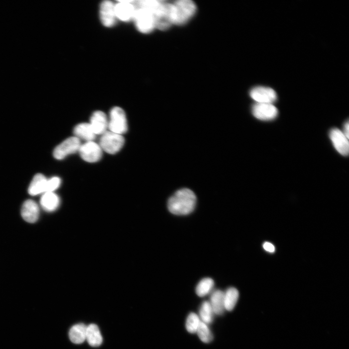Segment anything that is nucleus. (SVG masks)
Here are the masks:
<instances>
[{
	"instance_id": "14",
	"label": "nucleus",
	"mask_w": 349,
	"mask_h": 349,
	"mask_svg": "<svg viewBox=\"0 0 349 349\" xmlns=\"http://www.w3.org/2000/svg\"><path fill=\"white\" fill-rule=\"evenodd\" d=\"M21 214L23 219L30 223L36 222L39 218V208L37 204L32 200L25 201L22 206Z\"/></svg>"
},
{
	"instance_id": "10",
	"label": "nucleus",
	"mask_w": 349,
	"mask_h": 349,
	"mask_svg": "<svg viewBox=\"0 0 349 349\" xmlns=\"http://www.w3.org/2000/svg\"><path fill=\"white\" fill-rule=\"evenodd\" d=\"M329 136L337 151L341 155L347 156L349 151V139L343 132L338 128H333L330 130Z\"/></svg>"
},
{
	"instance_id": "7",
	"label": "nucleus",
	"mask_w": 349,
	"mask_h": 349,
	"mask_svg": "<svg viewBox=\"0 0 349 349\" xmlns=\"http://www.w3.org/2000/svg\"><path fill=\"white\" fill-rule=\"evenodd\" d=\"M78 152L84 160L94 163L101 159L103 150L99 143L94 141H89L81 144Z\"/></svg>"
},
{
	"instance_id": "22",
	"label": "nucleus",
	"mask_w": 349,
	"mask_h": 349,
	"mask_svg": "<svg viewBox=\"0 0 349 349\" xmlns=\"http://www.w3.org/2000/svg\"><path fill=\"white\" fill-rule=\"evenodd\" d=\"M214 315L209 301H203L199 311L198 316L201 321L208 325L212 322Z\"/></svg>"
},
{
	"instance_id": "12",
	"label": "nucleus",
	"mask_w": 349,
	"mask_h": 349,
	"mask_svg": "<svg viewBox=\"0 0 349 349\" xmlns=\"http://www.w3.org/2000/svg\"><path fill=\"white\" fill-rule=\"evenodd\" d=\"M89 123L96 135H102L108 128V119L102 111H95L91 115Z\"/></svg>"
},
{
	"instance_id": "2",
	"label": "nucleus",
	"mask_w": 349,
	"mask_h": 349,
	"mask_svg": "<svg viewBox=\"0 0 349 349\" xmlns=\"http://www.w3.org/2000/svg\"><path fill=\"white\" fill-rule=\"evenodd\" d=\"M169 11L172 24L182 25L194 15L196 6L191 0H178L169 2Z\"/></svg>"
},
{
	"instance_id": "8",
	"label": "nucleus",
	"mask_w": 349,
	"mask_h": 349,
	"mask_svg": "<svg viewBox=\"0 0 349 349\" xmlns=\"http://www.w3.org/2000/svg\"><path fill=\"white\" fill-rule=\"evenodd\" d=\"M252 113L258 119L268 121L275 119L278 111L272 104L256 103L252 107Z\"/></svg>"
},
{
	"instance_id": "3",
	"label": "nucleus",
	"mask_w": 349,
	"mask_h": 349,
	"mask_svg": "<svg viewBox=\"0 0 349 349\" xmlns=\"http://www.w3.org/2000/svg\"><path fill=\"white\" fill-rule=\"evenodd\" d=\"M101 135L99 144L102 150L108 154L117 153L124 144L125 139L122 135L107 130Z\"/></svg>"
},
{
	"instance_id": "21",
	"label": "nucleus",
	"mask_w": 349,
	"mask_h": 349,
	"mask_svg": "<svg viewBox=\"0 0 349 349\" xmlns=\"http://www.w3.org/2000/svg\"><path fill=\"white\" fill-rule=\"evenodd\" d=\"M238 297V290L233 287L228 288L224 292V304L225 310L231 311L234 309Z\"/></svg>"
},
{
	"instance_id": "15",
	"label": "nucleus",
	"mask_w": 349,
	"mask_h": 349,
	"mask_svg": "<svg viewBox=\"0 0 349 349\" xmlns=\"http://www.w3.org/2000/svg\"><path fill=\"white\" fill-rule=\"evenodd\" d=\"M48 179L41 174H37L33 177L28 188V192L31 195L43 194L47 192Z\"/></svg>"
},
{
	"instance_id": "28",
	"label": "nucleus",
	"mask_w": 349,
	"mask_h": 349,
	"mask_svg": "<svg viewBox=\"0 0 349 349\" xmlns=\"http://www.w3.org/2000/svg\"><path fill=\"white\" fill-rule=\"evenodd\" d=\"M343 133L344 134V135L346 136L347 138L349 139V121H347L344 126V130L343 131Z\"/></svg>"
},
{
	"instance_id": "26",
	"label": "nucleus",
	"mask_w": 349,
	"mask_h": 349,
	"mask_svg": "<svg viewBox=\"0 0 349 349\" xmlns=\"http://www.w3.org/2000/svg\"><path fill=\"white\" fill-rule=\"evenodd\" d=\"M61 184V180L58 176H54L48 180L47 192H54Z\"/></svg>"
},
{
	"instance_id": "16",
	"label": "nucleus",
	"mask_w": 349,
	"mask_h": 349,
	"mask_svg": "<svg viewBox=\"0 0 349 349\" xmlns=\"http://www.w3.org/2000/svg\"><path fill=\"white\" fill-rule=\"evenodd\" d=\"M215 315H222L225 310L224 304V292L217 289L211 293L208 301Z\"/></svg>"
},
{
	"instance_id": "6",
	"label": "nucleus",
	"mask_w": 349,
	"mask_h": 349,
	"mask_svg": "<svg viewBox=\"0 0 349 349\" xmlns=\"http://www.w3.org/2000/svg\"><path fill=\"white\" fill-rule=\"evenodd\" d=\"M81 144L80 140L75 136L68 138L55 148L53 155L57 159H62L78 152Z\"/></svg>"
},
{
	"instance_id": "13",
	"label": "nucleus",
	"mask_w": 349,
	"mask_h": 349,
	"mask_svg": "<svg viewBox=\"0 0 349 349\" xmlns=\"http://www.w3.org/2000/svg\"><path fill=\"white\" fill-rule=\"evenodd\" d=\"M133 1H119L115 4L116 18L123 21H128L133 18L136 8Z\"/></svg>"
},
{
	"instance_id": "23",
	"label": "nucleus",
	"mask_w": 349,
	"mask_h": 349,
	"mask_svg": "<svg viewBox=\"0 0 349 349\" xmlns=\"http://www.w3.org/2000/svg\"><path fill=\"white\" fill-rule=\"evenodd\" d=\"M214 285V282L212 279L210 278H203L198 283L196 287V293L200 297L206 296L212 292Z\"/></svg>"
},
{
	"instance_id": "11",
	"label": "nucleus",
	"mask_w": 349,
	"mask_h": 349,
	"mask_svg": "<svg viewBox=\"0 0 349 349\" xmlns=\"http://www.w3.org/2000/svg\"><path fill=\"white\" fill-rule=\"evenodd\" d=\"M100 16L101 22L105 26L112 27L115 24L116 18L115 5L111 1H103L100 8Z\"/></svg>"
},
{
	"instance_id": "5",
	"label": "nucleus",
	"mask_w": 349,
	"mask_h": 349,
	"mask_svg": "<svg viewBox=\"0 0 349 349\" xmlns=\"http://www.w3.org/2000/svg\"><path fill=\"white\" fill-rule=\"evenodd\" d=\"M133 19L137 29L143 33H149L156 28L153 15L144 9L136 8Z\"/></svg>"
},
{
	"instance_id": "24",
	"label": "nucleus",
	"mask_w": 349,
	"mask_h": 349,
	"mask_svg": "<svg viewBox=\"0 0 349 349\" xmlns=\"http://www.w3.org/2000/svg\"><path fill=\"white\" fill-rule=\"evenodd\" d=\"M201 321L198 315L195 313H190L186 321V328L190 333H196Z\"/></svg>"
},
{
	"instance_id": "19",
	"label": "nucleus",
	"mask_w": 349,
	"mask_h": 349,
	"mask_svg": "<svg viewBox=\"0 0 349 349\" xmlns=\"http://www.w3.org/2000/svg\"><path fill=\"white\" fill-rule=\"evenodd\" d=\"M86 340L92 347H96L100 346L103 341L102 337L98 326L95 324L87 326Z\"/></svg>"
},
{
	"instance_id": "17",
	"label": "nucleus",
	"mask_w": 349,
	"mask_h": 349,
	"mask_svg": "<svg viewBox=\"0 0 349 349\" xmlns=\"http://www.w3.org/2000/svg\"><path fill=\"white\" fill-rule=\"evenodd\" d=\"M75 137L86 142L94 141L96 135L89 123H81L76 126L73 130Z\"/></svg>"
},
{
	"instance_id": "18",
	"label": "nucleus",
	"mask_w": 349,
	"mask_h": 349,
	"mask_svg": "<svg viewBox=\"0 0 349 349\" xmlns=\"http://www.w3.org/2000/svg\"><path fill=\"white\" fill-rule=\"evenodd\" d=\"M60 198L54 192H46L42 195L40 205L46 211L51 212L56 210L60 205Z\"/></svg>"
},
{
	"instance_id": "1",
	"label": "nucleus",
	"mask_w": 349,
	"mask_h": 349,
	"mask_svg": "<svg viewBox=\"0 0 349 349\" xmlns=\"http://www.w3.org/2000/svg\"><path fill=\"white\" fill-rule=\"evenodd\" d=\"M196 203L194 193L187 188L177 190L168 200L169 211L176 215H186L194 210Z\"/></svg>"
},
{
	"instance_id": "27",
	"label": "nucleus",
	"mask_w": 349,
	"mask_h": 349,
	"mask_svg": "<svg viewBox=\"0 0 349 349\" xmlns=\"http://www.w3.org/2000/svg\"><path fill=\"white\" fill-rule=\"evenodd\" d=\"M264 249L270 253H273L275 251V247L269 242H265L263 245Z\"/></svg>"
},
{
	"instance_id": "20",
	"label": "nucleus",
	"mask_w": 349,
	"mask_h": 349,
	"mask_svg": "<svg viewBox=\"0 0 349 349\" xmlns=\"http://www.w3.org/2000/svg\"><path fill=\"white\" fill-rule=\"evenodd\" d=\"M86 326L83 323H79L73 326L70 329L69 337L74 343L79 344L86 340Z\"/></svg>"
},
{
	"instance_id": "25",
	"label": "nucleus",
	"mask_w": 349,
	"mask_h": 349,
	"mask_svg": "<svg viewBox=\"0 0 349 349\" xmlns=\"http://www.w3.org/2000/svg\"><path fill=\"white\" fill-rule=\"evenodd\" d=\"M199 339L205 343H208L213 339V335L207 324L201 322L196 332Z\"/></svg>"
},
{
	"instance_id": "4",
	"label": "nucleus",
	"mask_w": 349,
	"mask_h": 349,
	"mask_svg": "<svg viewBox=\"0 0 349 349\" xmlns=\"http://www.w3.org/2000/svg\"><path fill=\"white\" fill-rule=\"evenodd\" d=\"M108 129L110 131L120 135L127 131V119L125 112L122 108L115 107L111 109L108 120Z\"/></svg>"
},
{
	"instance_id": "9",
	"label": "nucleus",
	"mask_w": 349,
	"mask_h": 349,
	"mask_svg": "<svg viewBox=\"0 0 349 349\" xmlns=\"http://www.w3.org/2000/svg\"><path fill=\"white\" fill-rule=\"evenodd\" d=\"M250 95L256 103L272 104L277 98L275 91L267 87H255L251 90Z\"/></svg>"
}]
</instances>
